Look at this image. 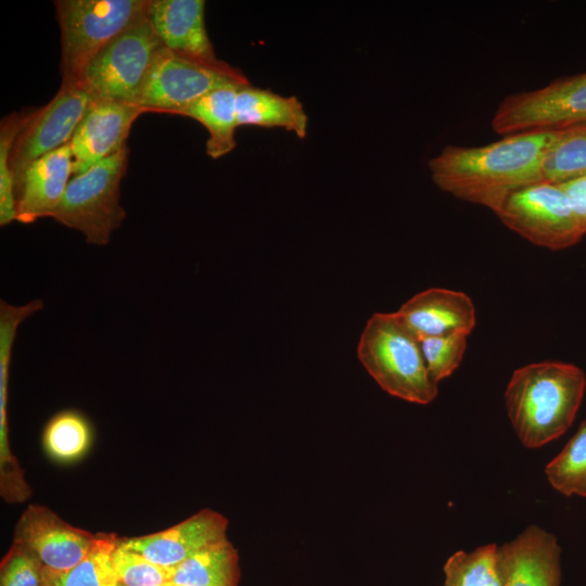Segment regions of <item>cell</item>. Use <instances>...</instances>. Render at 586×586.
<instances>
[{
	"instance_id": "cell-1",
	"label": "cell",
	"mask_w": 586,
	"mask_h": 586,
	"mask_svg": "<svg viewBox=\"0 0 586 586\" xmlns=\"http://www.w3.org/2000/svg\"><path fill=\"white\" fill-rule=\"evenodd\" d=\"M557 135L558 130H530L480 146L448 144L429 160L432 181L495 214L510 193L544 180V163Z\"/></svg>"
},
{
	"instance_id": "cell-2",
	"label": "cell",
	"mask_w": 586,
	"mask_h": 586,
	"mask_svg": "<svg viewBox=\"0 0 586 586\" xmlns=\"http://www.w3.org/2000/svg\"><path fill=\"white\" fill-rule=\"evenodd\" d=\"M585 388L584 371L572 364L545 360L514 370L504 396L520 442L527 448H538L565 433Z\"/></svg>"
},
{
	"instance_id": "cell-3",
	"label": "cell",
	"mask_w": 586,
	"mask_h": 586,
	"mask_svg": "<svg viewBox=\"0 0 586 586\" xmlns=\"http://www.w3.org/2000/svg\"><path fill=\"white\" fill-rule=\"evenodd\" d=\"M357 357L378 385L390 395L419 405L437 396L420 340L395 313H375L366 322Z\"/></svg>"
},
{
	"instance_id": "cell-4",
	"label": "cell",
	"mask_w": 586,
	"mask_h": 586,
	"mask_svg": "<svg viewBox=\"0 0 586 586\" xmlns=\"http://www.w3.org/2000/svg\"><path fill=\"white\" fill-rule=\"evenodd\" d=\"M150 0H58L62 84L81 85L95 55L146 14Z\"/></svg>"
},
{
	"instance_id": "cell-5",
	"label": "cell",
	"mask_w": 586,
	"mask_h": 586,
	"mask_svg": "<svg viewBox=\"0 0 586 586\" xmlns=\"http://www.w3.org/2000/svg\"><path fill=\"white\" fill-rule=\"evenodd\" d=\"M127 163L128 146L125 145L87 171L74 176L51 217L81 232L87 243L106 245L126 217L119 199Z\"/></svg>"
},
{
	"instance_id": "cell-6",
	"label": "cell",
	"mask_w": 586,
	"mask_h": 586,
	"mask_svg": "<svg viewBox=\"0 0 586 586\" xmlns=\"http://www.w3.org/2000/svg\"><path fill=\"white\" fill-rule=\"evenodd\" d=\"M164 47L145 14L95 55L85 72L81 85L93 100L137 105Z\"/></svg>"
},
{
	"instance_id": "cell-7",
	"label": "cell",
	"mask_w": 586,
	"mask_h": 586,
	"mask_svg": "<svg viewBox=\"0 0 586 586\" xmlns=\"http://www.w3.org/2000/svg\"><path fill=\"white\" fill-rule=\"evenodd\" d=\"M249 85L244 74L221 60H195L176 54L164 47L153 64L137 105L145 111L179 114L211 91Z\"/></svg>"
},
{
	"instance_id": "cell-8",
	"label": "cell",
	"mask_w": 586,
	"mask_h": 586,
	"mask_svg": "<svg viewBox=\"0 0 586 586\" xmlns=\"http://www.w3.org/2000/svg\"><path fill=\"white\" fill-rule=\"evenodd\" d=\"M495 214L510 230L552 251L573 246L586 234L561 186L546 180L513 191Z\"/></svg>"
},
{
	"instance_id": "cell-9",
	"label": "cell",
	"mask_w": 586,
	"mask_h": 586,
	"mask_svg": "<svg viewBox=\"0 0 586 586\" xmlns=\"http://www.w3.org/2000/svg\"><path fill=\"white\" fill-rule=\"evenodd\" d=\"M586 124V72L505 97L492 117V128L507 136L530 130H559Z\"/></svg>"
},
{
	"instance_id": "cell-10",
	"label": "cell",
	"mask_w": 586,
	"mask_h": 586,
	"mask_svg": "<svg viewBox=\"0 0 586 586\" xmlns=\"http://www.w3.org/2000/svg\"><path fill=\"white\" fill-rule=\"evenodd\" d=\"M91 100L90 92L82 85L61 84L49 103L30 113L9 158L16 198L27 168L44 154L71 141Z\"/></svg>"
},
{
	"instance_id": "cell-11",
	"label": "cell",
	"mask_w": 586,
	"mask_h": 586,
	"mask_svg": "<svg viewBox=\"0 0 586 586\" xmlns=\"http://www.w3.org/2000/svg\"><path fill=\"white\" fill-rule=\"evenodd\" d=\"M98 534L75 527L51 509L29 505L18 519L13 543L33 553L55 575L80 563L93 549Z\"/></svg>"
},
{
	"instance_id": "cell-12",
	"label": "cell",
	"mask_w": 586,
	"mask_h": 586,
	"mask_svg": "<svg viewBox=\"0 0 586 586\" xmlns=\"http://www.w3.org/2000/svg\"><path fill=\"white\" fill-rule=\"evenodd\" d=\"M144 112L135 104L92 99L69 141L73 176L87 171L127 145L133 122Z\"/></svg>"
},
{
	"instance_id": "cell-13",
	"label": "cell",
	"mask_w": 586,
	"mask_h": 586,
	"mask_svg": "<svg viewBox=\"0 0 586 586\" xmlns=\"http://www.w3.org/2000/svg\"><path fill=\"white\" fill-rule=\"evenodd\" d=\"M227 527L222 514L203 509L164 531L120 538V544L156 565L175 569L200 550L227 538Z\"/></svg>"
},
{
	"instance_id": "cell-14",
	"label": "cell",
	"mask_w": 586,
	"mask_h": 586,
	"mask_svg": "<svg viewBox=\"0 0 586 586\" xmlns=\"http://www.w3.org/2000/svg\"><path fill=\"white\" fill-rule=\"evenodd\" d=\"M561 548L555 535L531 525L518 537L497 546L501 586H560Z\"/></svg>"
},
{
	"instance_id": "cell-15",
	"label": "cell",
	"mask_w": 586,
	"mask_h": 586,
	"mask_svg": "<svg viewBox=\"0 0 586 586\" xmlns=\"http://www.w3.org/2000/svg\"><path fill=\"white\" fill-rule=\"evenodd\" d=\"M396 314L419 340L451 333L469 335L476 323L470 296L444 288H430L415 294Z\"/></svg>"
},
{
	"instance_id": "cell-16",
	"label": "cell",
	"mask_w": 586,
	"mask_h": 586,
	"mask_svg": "<svg viewBox=\"0 0 586 586\" xmlns=\"http://www.w3.org/2000/svg\"><path fill=\"white\" fill-rule=\"evenodd\" d=\"M203 0H150L146 17L163 44L187 58L215 62Z\"/></svg>"
},
{
	"instance_id": "cell-17",
	"label": "cell",
	"mask_w": 586,
	"mask_h": 586,
	"mask_svg": "<svg viewBox=\"0 0 586 586\" xmlns=\"http://www.w3.org/2000/svg\"><path fill=\"white\" fill-rule=\"evenodd\" d=\"M69 142L53 150L26 170L17 193V221L33 224L51 217L60 205L73 175Z\"/></svg>"
},
{
	"instance_id": "cell-18",
	"label": "cell",
	"mask_w": 586,
	"mask_h": 586,
	"mask_svg": "<svg viewBox=\"0 0 586 586\" xmlns=\"http://www.w3.org/2000/svg\"><path fill=\"white\" fill-rule=\"evenodd\" d=\"M235 110L239 126L279 127L301 139L307 133L308 116L296 97L249 85L238 89Z\"/></svg>"
},
{
	"instance_id": "cell-19",
	"label": "cell",
	"mask_w": 586,
	"mask_h": 586,
	"mask_svg": "<svg viewBox=\"0 0 586 586\" xmlns=\"http://www.w3.org/2000/svg\"><path fill=\"white\" fill-rule=\"evenodd\" d=\"M238 89L226 87L211 91L178 114L198 120L207 129L205 151L212 158H219L235 146Z\"/></svg>"
},
{
	"instance_id": "cell-20",
	"label": "cell",
	"mask_w": 586,
	"mask_h": 586,
	"mask_svg": "<svg viewBox=\"0 0 586 586\" xmlns=\"http://www.w3.org/2000/svg\"><path fill=\"white\" fill-rule=\"evenodd\" d=\"M239 555L225 538L194 553L173 569L170 582L180 586H238Z\"/></svg>"
},
{
	"instance_id": "cell-21",
	"label": "cell",
	"mask_w": 586,
	"mask_h": 586,
	"mask_svg": "<svg viewBox=\"0 0 586 586\" xmlns=\"http://www.w3.org/2000/svg\"><path fill=\"white\" fill-rule=\"evenodd\" d=\"M93 436L89 419L76 409H63L44 425L42 445L48 456L62 463L80 459L91 445Z\"/></svg>"
},
{
	"instance_id": "cell-22",
	"label": "cell",
	"mask_w": 586,
	"mask_h": 586,
	"mask_svg": "<svg viewBox=\"0 0 586 586\" xmlns=\"http://www.w3.org/2000/svg\"><path fill=\"white\" fill-rule=\"evenodd\" d=\"M583 175H586V124L559 129L544 163V180L561 183Z\"/></svg>"
},
{
	"instance_id": "cell-23",
	"label": "cell",
	"mask_w": 586,
	"mask_h": 586,
	"mask_svg": "<svg viewBox=\"0 0 586 586\" xmlns=\"http://www.w3.org/2000/svg\"><path fill=\"white\" fill-rule=\"evenodd\" d=\"M545 473L548 482L559 493L586 497V420L546 466Z\"/></svg>"
},
{
	"instance_id": "cell-24",
	"label": "cell",
	"mask_w": 586,
	"mask_h": 586,
	"mask_svg": "<svg viewBox=\"0 0 586 586\" xmlns=\"http://www.w3.org/2000/svg\"><path fill=\"white\" fill-rule=\"evenodd\" d=\"M496 552L495 544L480 546L471 552H455L444 565L443 586H501Z\"/></svg>"
},
{
	"instance_id": "cell-25",
	"label": "cell",
	"mask_w": 586,
	"mask_h": 586,
	"mask_svg": "<svg viewBox=\"0 0 586 586\" xmlns=\"http://www.w3.org/2000/svg\"><path fill=\"white\" fill-rule=\"evenodd\" d=\"M119 543L114 534H98L91 552L76 566L58 576L54 586H118L113 552Z\"/></svg>"
},
{
	"instance_id": "cell-26",
	"label": "cell",
	"mask_w": 586,
	"mask_h": 586,
	"mask_svg": "<svg viewBox=\"0 0 586 586\" xmlns=\"http://www.w3.org/2000/svg\"><path fill=\"white\" fill-rule=\"evenodd\" d=\"M23 113H12L1 120L0 126V225L17 220L15 180L9 173V158L14 142L29 118Z\"/></svg>"
},
{
	"instance_id": "cell-27",
	"label": "cell",
	"mask_w": 586,
	"mask_h": 586,
	"mask_svg": "<svg viewBox=\"0 0 586 586\" xmlns=\"http://www.w3.org/2000/svg\"><path fill=\"white\" fill-rule=\"evenodd\" d=\"M58 576L14 543L0 563V586H54Z\"/></svg>"
},
{
	"instance_id": "cell-28",
	"label": "cell",
	"mask_w": 586,
	"mask_h": 586,
	"mask_svg": "<svg viewBox=\"0 0 586 586\" xmlns=\"http://www.w3.org/2000/svg\"><path fill=\"white\" fill-rule=\"evenodd\" d=\"M118 586H163L170 582L173 569L162 568L120 544L113 552Z\"/></svg>"
},
{
	"instance_id": "cell-29",
	"label": "cell",
	"mask_w": 586,
	"mask_h": 586,
	"mask_svg": "<svg viewBox=\"0 0 586 586\" xmlns=\"http://www.w3.org/2000/svg\"><path fill=\"white\" fill-rule=\"evenodd\" d=\"M468 334L451 333L420 340L422 355L432 379L438 384L460 366Z\"/></svg>"
},
{
	"instance_id": "cell-30",
	"label": "cell",
	"mask_w": 586,
	"mask_h": 586,
	"mask_svg": "<svg viewBox=\"0 0 586 586\" xmlns=\"http://www.w3.org/2000/svg\"><path fill=\"white\" fill-rule=\"evenodd\" d=\"M586 233V175L559 183Z\"/></svg>"
},
{
	"instance_id": "cell-31",
	"label": "cell",
	"mask_w": 586,
	"mask_h": 586,
	"mask_svg": "<svg viewBox=\"0 0 586 586\" xmlns=\"http://www.w3.org/2000/svg\"><path fill=\"white\" fill-rule=\"evenodd\" d=\"M163 586H180V585H176V584L169 582V583H167V584H165V585H163Z\"/></svg>"
}]
</instances>
